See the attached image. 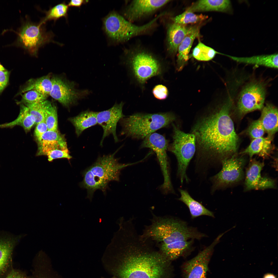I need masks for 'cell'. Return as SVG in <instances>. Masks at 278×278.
Listing matches in <instances>:
<instances>
[{
  "instance_id": "6da1fadb",
  "label": "cell",
  "mask_w": 278,
  "mask_h": 278,
  "mask_svg": "<svg viewBox=\"0 0 278 278\" xmlns=\"http://www.w3.org/2000/svg\"><path fill=\"white\" fill-rule=\"evenodd\" d=\"M152 243L138 235L134 224L121 227L102 257L103 268L117 278H169L170 261Z\"/></svg>"
},
{
  "instance_id": "7a4b0ae2",
  "label": "cell",
  "mask_w": 278,
  "mask_h": 278,
  "mask_svg": "<svg viewBox=\"0 0 278 278\" xmlns=\"http://www.w3.org/2000/svg\"><path fill=\"white\" fill-rule=\"evenodd\" d=\"M232 104L228 98L218 109L201 119L193 130L202 151L221 161L235 154L237 149L238 138L230 116Z\"/></svg>"
},
{
  "instance_id": "3957f363",
  "label": "cell",
  "mask_w": 278,
  "mask_h": 278,
  "mask_svg": "<svg viewBox=\"0 0 278 278\" xmlns=\"http://www.w3.org/2000/svg\"><path fill=\"white\" fill-rule=\"evenodd\" d=\"M152 215L151 224L145 227L140 236L144 239L154 241L162 254L176 242L190 239H200L205 236L177 219Z\"/></svg>"
},
{
  "instance_id": "277c9868",
  "label": "cell",
  "mask_w": 278,
  "mask_h": 278,
  "mask_svg": "<svg viewBox=\"0 0 278 278\" xmlns=\"http://www.w3.org/2000/svg\"><path fill=\"white\" fill-rule=\"evenodd\" d=\"M123 60L132 81L142 90L147 81L162 77L166 66L165 61L152 52L141 47L126 49Z\"/></svg>"
},
{
  "instance_id": "5b68a950",
  "label": "cell",
  "mask_w": 278,
  "mask_h": 278,
  "mask_svg": "<svg viewBox=\"0 0 278 278\" xmlns=\"http://www.w3.org/2000/svg\"><path fill=\"white\" fill-rule=\"evenodd\" d=\"M118 150L112 154L99 157L94 163L83 172V179L80 185L86 190L87 197L90 199L97 190H100L105 194L110 182L119 181L121 169L138 162L126 164L119 163V159L115 157Z\"/></svg>"
},
{
  "instance_id": "8992f818",
  "label": "cell",
  "mask_w": 278,
  "mask_h": 278,
  "mask_svg": "<svg viewBox=\"0 0 278 278\" xmlns=\"http://www.w3.org/2000/svg\"><path fill=\"white\" fill-rule=\"evenodd\" d=\"M175 116L169 112L152 114L137 113L124 117L119 121L121 134L137 139L149 135L172 123Z\"/></svg>"
},
{
  "instance_id": "52a82bcc",
  "label": "cell",
  "mask_w": 278,
  "mask_h": 278,
  "mask_svg": "<svg viewBox=\"0 0 278 278\" xmlns=\"http://www.w3.org/2000/svg\"><path fill=\"white\" fill-rule=\"evenodd\" d=\"M160 18V15H158L148 22L138 25L112 12L103 19V28L111 40L117 42H124L134 37L151 33L156 27Z\"/></svg>"
},
{
  "instance_id": "ba28073f",
  "label": "cell",
  "mask_w": 278,
  "mask_h": 278,
  "mask_svg": "<svg viewBox=\"0 0 278 278\" xmlns=\"http://www.w3.org/2000/svg\"><path fill=\"white\" fill-rule=\"evenodd\" d=\"M173 142L169 150L175 155L178 162L177 174L181 183L188 181L186 170L196 150V139L193 133H185L173 125Z\"/></svg>"
},
{
  "instance_id": "9c48e42d",
  "label": "cell",
  "mask_w": 278,
  "mask_h": 278,
  "mask_svg": "<svg viewBox=\"0 0 278 278\" xmlns=\"http://www.w3.org/2000/svg\"><path fill=\"white\" fill-rule=\"evenodd\" d=\"M267 84L262 80L253 79L242 87L237 96V109L241 115L262 109L266 94Z\"/></svg>"
},
{
  "instance_id": "30bf717a",
  "label": "cell",
  "mask_w": 278,
  "mask_h": 278,
  "mask_svg": "<svg viewBox=\"0 0 278 278\" xmlns=\"http://www.w3.org/2000/svg\"><path fill=\"white\" fill-rule=\"evenodd\" d=\"M44 24L28 21L21 28L19 34V41L21 46L31 55L36 56L39 48L53 40V33L47 32Z\"/></svg>"
},
{
  "instance_id": "8fae6325",
  "label": "cell",
  "mask_w": 278,
  "mask_h": 278,
  "mask_svg": "<svg viewBox=\"0 0 278 278\" xmlns=\"http://www.w3.org/2000/svg\"><path fill=\"white\" fill-rule=\"evenodd\" d=\"M222 168L211 180L214 190L237 183L243 179L246 161L235 155L221 160Z\"/></svg>"
},
{
  "instance_id": "7c38bea8",
  "label": "cell",
  "mask_w": 278,
  "mask_h": 278,
  "mask_svg": "<svg viewBox=\"0 0 278 278\" xmlns=\"http://www.w3.org/2000/svg\"><path fill=\"white\" fill-rule=\"evenodd\" d=\"M168 141L163 135L156 133H152L144 138L141 146L142 148H148L156 153L164 178L163 183L160 187L163 193H167L173 190L171 182L167 150Z\"/></svg>"
},
{
  "instance_id": "4fadbf2b",
  "label": "cell",
  "mask_w": 278,
  "mask_h": 278,
  "mask_svg": "<svg viewBox=\"0 0 278 278\" xmlns=\"http://www.w3.org/2000/svg\"><path fill=\"white\" fill-rule=\"evenodd\" d=\"M51 79L52 86L49 95L65 107L76 104L90 93L88 90L77 89L75 82L64 77L53 76Z\"/></svg>"
},
{
  "instance_id": "5bb4252c",
  "label": "cell",
  "mask_w": 278,
  "mask_h": 278,
  "mask_svg": "<svg viewBox=\"0 0 278 278\" xmlns=\"http://www.w3.org/2000/svg\"><path fill=\"white\" fill-rule=\"evenodd\" d=\"M220 234L209 246L200 251L184 265L183 272L185 278H205L208 264L214 247L223 235Z\"/></svg>"
},
{
  "instance_id": "9a60e30c",
  "label": "cell",
  "mask_w": 278,
  "mask_h": 278,
  "mask_svg": "<svg viewBox=\"0 0 278 278\" xmlns=\"http://www.w3.org/2000/svg\"><path fill=\"white\" fill-rule=\"evenodd\" d=\"M124 103H115L110 108L103 111L97 112L98 124L102 128L103 133L100 145L102 146L105 138L110 134L113 136L115 142L119 140L116 135V128L117 123L125 117L123 113Z\"/></svg>"
},
{
  "instance_id": "2e32d148",
  "label": "cell",
  "mask_w": 278,
  "mask_h": 278,
  "mask_svg": "<svg viewBox=\"0 0 278 278\" xmlns=\"http://www.w3.org/2000/svg\"><path fill=\"white\" fill-rule=\"evenodd\" d=\"M170 1L168 0L133 1L124 11L123 17L133 23L152 14Z\"/></svg>"
},
{
  "instance_id": "e0dca14e",
  "label": "cell",
  "mask_w": 278,
  "mask_h": 278,
  "mask_svg": "<svg viewBox=\"0 0 278 278\" xmlns=\"http://www.w3.org/2000/svg\"><path fill=\"white\" fill-rule=\"evenodd\" d=\"M264 166L263 162L251 159L246 169L245 182L246 191L253 189L264 190L275 187V180L262 176V170Z\"/></svg>"
},
{
  "instance_id": "ac0fdd59",
  "label": "cell",
  "mask_w": 278,
  "mask_h": 278,
  "mask_svg": "<svg viewBox=\"0 0 278 278\" xmlns=\"http://www.w3.org/2000/svg\"><path fill=\"white\" fill-rule=\"evenodd\" d=\"M37 143V156L46 155L49 152L56 149H68L64 135L58 131L48 130L42 135Z\"/></svg>"
},
{
  "instance_id": "d6986e66",
  "label": "cell",
  "mask_w": 278,
  "mask_h": 278,
  "mask_svg": "<svg viewBox=\"0 0 278 278\" xmlns=\"http://www.w3.org/2000/svg\"><path fill=\"white\" fill-rule=\"evenodd\" d=\"M189 27L186 25L173 22L168 26L167 30V50L169 54L174 55L186 34Z\"/></svg>"
},
{
  "instance_id": "ffe728a7",
  "label": "cell",
  "mask_w": 278,
  "mask_h": 278,
  "mask_svg": "<svg viewBox=\"0 0 278 278\" xmlns=\"http://www.w3.org/2000/svg\"><path fill=\"white\" fill-rule=\"evenodd\" d=\"M199 24L190 27L188 31L178 50L177 68L180 71L189 59V54L195 39L199 35Z\"/></svg>"
},
{
  "instance_id": "44dd1931",
  "label": "cell",
  "mask_w": 278,
  "mask_h": 278,
  "mask_svg": "<svg viewBox=\"0 0 278 278\" xmlns=\"http://www.w3.org/2000/svg\"><path fill=\"white\" fill-rule=\"evenodd\" d=\"M193 13L196 12L216 11L232 12L231 2L229 0H201L193 3L186 10Z\"/></svg>"
},
{
  "instance_id": "7402d4cb",
  "label": "cell",
  "mask_w": 278,
  "mask_h": 278,
  "mask_svg": "<svg viewBox=\"0 0 278 278\" xmlns=\"http://www.w3.org/2000/svg\"><path fill=\"white\" fill-rule=\"evenodd\" d=\"M272 137L269 136L253 139L249 146L241 154L248 155L251 159L255 155L266 158L270 156L272 150Z\"/></svg>"
},
{
  "instance_id": "603a6c76",
  "label": "cell",
  "mask_w": 278,
  "mask_h": 278,
  "mask_svg": "<svg viewBox=\"0 0 278 278\" xmlns=\"http://www.w3.org/2000/svg\"><path fill=\"white\" fill-rule=\"evenodd\" d=\"M224 55L238 63L262 66L274 69L278 68L277 53L249 57H238Z\"/></svg>"
},
{
  "instance_id": "cb8c5ba5",
  "label": "cell",
  "mask_w": 278,
  "mask_h": 278,
  "mask_svg": "<svg viewBox=\"0 0 278 278\" xmlns=\"http://www.w3.org/2000/svg\"><path fill=\"white\" fill-rule=\"evenodd\" d=\"M260 119L268 136L272 137L278 131V110L272 104L268 103L262 109Z\"/></svg>"
},
{
  "instance_id": "d4e9b609",
  "label": "cell",
  "mask_w": 278,
  "mask_h": 278,
  "mask_svg": "<svg viewBox=\"0 0 278 278\" xmlns=\"http://www.w3.org/2000/svg\"><path fill=\"white\" fill-rule=\"evenodd\" d=\"M69 120L75 127V133L78 137L86 129L98 124L97 112L89 110L82 111Z\"/></svg>"
},
{
  "instance_id": "484cf974",
  "label": "cell",
  "mask_w": 278,
  "mask_h": 278,
  "mask_svg": "<svg viewBox=\"0 0 278 278\" xmlns=\"http://www.w3.org/2000/svg\"><path fill=\"white\" fill-rule=\"evenodd\" d=\"M179 191L180 196L178 199L188 207L192 218L194 219L202 215H206L213 218L214 217V214L212 212L207 209L200 203L193 198L186 190L179 189Z\"/></svg>"
},
{
  "instance_id": "4316f807",
  "label": "cell",
  "mask_w": 278,
  "mask_h": 278,
  "mask_svg": "<svg viewBox=\"0 0 278 278\" xmlns=\"http://www.w3.org/2000/svg\"><path fill=\"white\" fill-rule=\"evenodd\" d=\"M51 77L48 74L39 78L30 79L23 86L20 92L33 90L48 96L52 88Z\"/></svg>"
},
{
  "instance_id": "83f0119b",
  "label": "cell",
  "mask_w": 278,
  "mask_h": 278,
  "mask_svg": "<svg viewBox=\"0 0 278 278\" xmlns=\"http://www.w3.org/2000/svg\"><path fill=\"white\" fill-rule=\"evenodd\" d=\"M20 105V112L17 118L12 121L0 124V128H12L16 126H20L23 128L26 133L31 130L35 124V122L28 107L22 104Z\"/></svg>"
},
{
  "instance_id": "f1b7e54d",
  "label": "cell",
  "mask_w": 278,
  "mask_h": 278,
  "mask_svg": "<svg viewBox=\"0 0 278 278\" xmlns=\"http://www.w3.org/2000/svg\"><path fill=\"white\" fill-rule=\"evenodd\" d=\"M15 241L8 238L0 239V277L5 273L10 266Z\"/></svg>"
},
{
  "instance_id": "f546056e",
  "label": "cell",
  "mask_w": 278,
  "mask_h": 278,
  "mask_svg": "<svg viewBox=\"0 0 278 278\" xmlns=\"http://www.w3.org/2000/svg\"><path fill=\"white\" fill-rule=\"evenodd\" d=\"M44 120L48 130L57 131L58 129V117L56 106L46 100L44 113Z\"/></svg>"
},
{
  "instance_id": "4dcf8cb0",
  "label": "cell",
  "mask_w": 278,
  "mask_h": 278,
  "mask_svg": "<svg viewBox=\"0 0 278 278\" xmlns=\"http://www.w3.org/2000/svg\"><path fill=\"white\" fill-rule=\"evenodd\" d=\"M68 9V6L65 2L58 4L46 12L45 17L40 23L42 24H44L48 21H56L63 17L67 18Z\"/></svg>"
},
{
  "instance_id": "1f68e13d",
  "label": "cell",
  "mask_w": 278,
  "mask_h": 278,
  "mask_svg": "<svg viewBox=\"0 0 278 278\" xmlns=\"http://www.w3.org/2000/svg\"><path fill=\"white\" fill-rule=\"evenodd\" d=\"M208 18V16L202 14H196L186 10L182 14L171 18L173 22L183 25L200 23Z\"/></svg>"
},
{
  "instance_id": "d6a6232c",
  "label": "cell",
  "mask_w": 278,
  "mask_h": 278,
  "mask_svg": "<svg viewBox=\"0 0 278 278\" xmlns=\"http://www.w3.org/2000/svg\"><path fill=\"white\" fill-rule=\"evenodd\" d=\"M219 53L212 48L199 41L193 49L192 56L198 60L208 61L212 59L216 54Z\"/></svg>"
},
{
  "instance_id": "836d02e7",
  "label": "cell",
  "mask_w": 278,
  "mask_h": 278,
  "mask_svg": "<svg viewBox=\"0 0 278 278\" xmlns=\"http://www.w3.org/2000/svg\"><path fill=\"white\" fill-rule=\"evenodd\" d=\"M46 100L40 103L25 105L28 107L35 124L37 125L44 120Z\"/></svg>"
},
{
  "instance_id": "e575fe53",
  "label": "cell",
  "mask_w": 278,
  "mask_h": 278,
  "mask_svg": "<svg viewBox=\"0 0 278 278\" xmlns=\"http://www.w3.org/2000/svg\"><path fill=\"white\" fill-rule=\"evenodd\" d=\"M48 96L36 91L30 90L22 94L21 100L17 103L25 105L40 103L46 100Z\"/></svg>"
},
{
  "instance_id": "d590c367",
  "label": "cell",
  "mask_w": 278,
  "mask_h": 278,
  "mask_svg": "<svg viewBox=\"0 0 278 278\" xmlns=\"http://www.w3.org/2000/svg\"><path fill=\"white\" fill-rule=\"evenodd\" d=\"M265 132L260 119L253 121L247 129L248 134L253 139L262 137Z\"/></svg>"
},
{
  "instance_id": "8d00e7d4",
  "label": "cell",
  "mask_w": 278,
  "mask_h": 278,
  "mask_svg": "<svg viewBox=\"0 0 278 278\" xmlns=\"http://www.w3.org/2000/svg\"><path fill=\"white\" fill-rule=\"evenodd\" d=\"M46 156H47L48 161L50 162L58 159L65 158L69 160L72 158L68 149L53 150L48 152Z\"/></svg>"
},
{
  "instance_id": "74e56055",
  "label": "cell",
  "mask_w": 278,
  "mask_h": 278,
  "mask_svg": "<svg viewBox=\"0 0 278 278\" xmlns=\"http://www.w3.org/2000/svg\"><path fill=\"white\" fill-rule=\"evenodd\" d=\"M152 92L155 98L160 100L166 99L169 95V91L167 88L161 84L155 85L152 89Z\"/></svg>"
},
{
  "instance_id": "f35d334b",
  "label": "cell",
  "mask_w": 278,
  "mask_h": 278,
  "mask_svg": "<svg viewBox=\"0 0 278 278\" xmlns=\"http://www.w3.org/2000/svg\"><path fill=\"white\" fill-rule=\"evenodd\" d=\"M48 130L47 125L44 120L37 124L34 131V136L37 142L42 135Z\"/></svg>"
},
{
  "instance_id": "ab89813d",
  "label": "cell",
  "mask_w": 278,
  "mask_h": 278,
  "mask_svg": "<svg viewBox=\"0 0 278 278\" xmlns=\"http://www.w3.org/2000/svg\"><path fill=\"white\" fill-rule=\"evenodd\" d=\"M9 73L5 70L0 71V93L7 85L9 80Z\"/></svg>"
},
{
  "instance_id": "60d3db41",
  "label": "cell",
  "mask_w": 278,
  "mask_h": 278,
  "mask_svg": "<svg viewBox=\"0 0 278 278\" xmlns=\"http://www.w3.org/2000/svg\"><path fill=\"white\" fill-rule=\"evenodd\" d=\"M6 278H28L20 272L14 270H12Z\"/></svg>"
},
{
  "instance_id": "b9f144b4",
  "label": "cell",
  "mask_w": 278,
  "mask_h": 278,
  "mask_svg": "<svg viewBox=\"0 0 278 278\" xmlns=\"http://www.w3.org/2000/svg\"><path fill=\"white\" fill-rule=\"evenodd\" d=\"M84 1L82 0H71L68 3L67 5L68 6H75L79 7L84 3Z\"/></svg>"
},
{
  "instance_id": "7bdbcfd3",
  "label": "cell",
  "mask_w": 278,
  "mask_h": 278,
  "mask_svg": "<svg viewBox=\"0 0 278 278\" xmlns=\"http://www.w3.org/2000/svg\"><path fill=\"white\" fill-rule=\"evenodd\" d=\"M263 278H276V277L273 274L271 273H267L265 274Z\"/></svg>"
},
{
  "instance_id": "ee69618b",
  "label": "cell",
  "mask_w": 278,
  "mask_h": 278,
  "mask_svg": "<svg viewBox=\"0 0 278 278\" xmlns=\"http://www.w3.org/2000/svg\"><path fill=\"white\" fill-rule=\"evenodd\" d=\"M37 278H52L50 277L47 274H41L40 275H38V276Z\"/></svg>"
},
{
  "instance_id": "f6af8a7d",
  "label": "cell",
  "mask_w": 278,
  "mask_h": 278,
  "mask_svg": "<svg viewBox=\"0 0 278 278\" xmlns=\"http://www.w3.org/2000/svg\"><path fill=\"white\" fill-rule=\"evenodd\" d=\"M4 67L0 64V71L5 70Z\"/></svg>"
},
{
  "instance_id": "bcb514c9",
  "label": "cell",
  "mask_w": 278,
  "mask_h": 278,
  "mask_svg": "<svg viewBox=\"0 0 278 278\" xmlns=\"http://www.w3.org/2000/svg\"><path fill=\"white\" fill-rule=\"evenodd\" d=\"M101 278H104V277H101ZM111 278H117L116 277H115V276H112V277H111Z\"/></svg>"
}]
</instances>
